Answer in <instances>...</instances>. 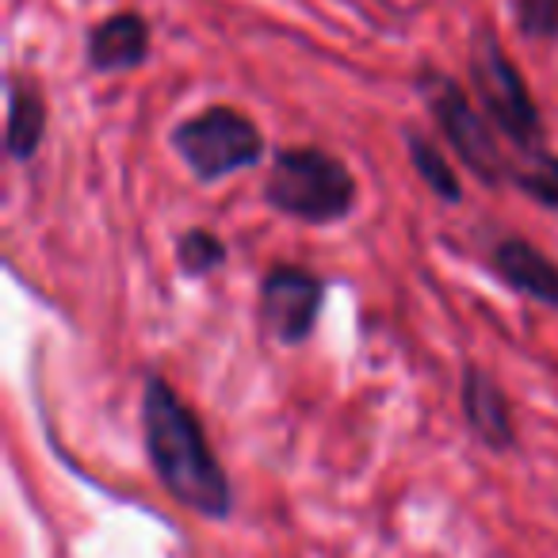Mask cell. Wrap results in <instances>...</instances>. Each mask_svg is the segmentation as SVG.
Returning <instances> with one entry per match:
<instances>
[{"mask_svg": "<svg viewBox=\"0 0 558 558\" xmlns=\"http://www.w3.org/2000/svg\"><path fill=\"white\" fill-rule=\"evenodd\" d=\"M142 436H146L149 466L172 501L187 505L207 520L230 517V478L210 451L192 405L161 375H146V387H142Z\"/></svg>", "mask_w": 558, "mask_h": 558, "instance_id": "1", "label": "cell"}, {"mask_svg": "<svg viewBox=\"0 0 558 558\" xmlns=\"http://www.w3.org/2000/svg\"><path fill=\"white\" fill-rule=\"evenodd\" d=\"M268 207L299 222H341L356 207V177L341 157L326 154L318 146L279 149L271 161V177L264 187Z\"/></svg>", "mask_w": 558, "mask_h": 558, "instance_id": "2", "label": "cell"}, {"mask_svg": "<svg viewBox=\"0 0 558 558\" xmlns=\"http://www.w3.org/2000/svg\"><path fill=\"white\" fill-rule=\"evenodd\" d=\"M471 81H474V93H478L482 108H486L489 123H494L520 154L543 149V116L532 100V88L520 77L512 58L505 54L494 27H478L471 39Z\"/></svg>", "mask_w": 558, "mask_h": 558, "instance_id": "3", "label": "cell"}, {"mask_svg": "<svg viewBox=\"0 0 558 558\" xmlns=\"http://www.w3.org/2000/svg\"><path fill=\"white\" fill-rule=\"evenodd\" d=\"M417 88L425 108L433 111L436 126L444 131L448 146L459 154V161L482 180V184H501L509 180L512 157L501 154V142H497V126H489V119H482V111L471 104V96L456 85V77L440 73L436 65H425L417 73Z\"/></svg>", "mask_w": 558, "mask_h": 558, "instance_id": "4", "label": "cell"}, {"mask_svg": "<svg viewBox=\"0 0 558 558\" xmlns=\"http://www.w3.org/2000/svg\"><path fill=\"white\" fill-rule=\"evenodd\" d=\"M172 149L192 169L195 180L215 184V180H226L238 169H253L260 161L264 134L245 111L215 104L172 131Z\"/></svg>", "mask_w": 558, "mask_h": 558, "instance_id": "5", "label": "cell"}, {"mask_svg": "<svg viewBox=\"0 0 558 558\" xmlns=\"http://www.w3.org/2000/svg\"><path fill=\"white\" fill-rule=\"evenodd\" d=\"M326 283L303 264H276L260 283V311L279 344H303L318 326Z\"/></svg>", "mask_w": 558, "mask_h": 558, "instance_id": "6", "label": "cell"}, {"mask_svg": "<svg viewBox=\"0 0 558 558\" xmlns=\"http://www.w3.org/2000/svg\"><path fill=\"white\" fill-rule=\"evenodd\" d=\"M489 268L520 291L524 299L543 306H558V264L543 256L532 241L524 238H501L489 248Z\"/></svg>", "mask_w": 558, "mask_h": 558, "instance_id": "7", "label": "cell"}, {"mask_svg": "<svg viewBox=\"0 0 558 558\" xmlns=\"http://www.w3.org/2000/svg\"><path fill=\"white\" fill-rule=\"evenodd\" d=\"M149 58V24L138 12H116L88 32L85 62L96 73L134 70Z\"/></svg>", "mask_w": 558, "mask_h": 558, "instance_id": "8", "label": "cell"}, {"mask_svg": "<svg viewBox=\"0 0 558 558\" xmlns=\"http://www.w3.org/2000/svg\"><path fill=\"white\" fill-rule=\"evenodd\" d=\"M459 398H463L466 425L474 428V436H478L489 451L517 448V425H512L509 398H505V390L497 387L482 367H466L463 395Z\"/></svg>", "mask_w": 558, "mask_h": 558, "instance_id": "9", "label": "cell"}, {"mask_svg": "<svg viewBox=\"0 0 558 558\" xmlns=\"http://www.w3.org/2000/svg\"><path fill=\"white\" fill-rule=\"evenodd\" d=\"M9 131H4V149L12 161H32L47 134V100L32 77L9 73Z\"/></svg>", "mask_w": 558, "mask_h": 558, "instance_id": "10", "label": "cell"}, {"mask_svg": "<svg viewBox=\"0 0 558 558\" xmlns=\"http://www.w3.org/2000/svg\"><path fill=\"white\" fill-rule=\"evenodd\" d=\"M509 184L520 187L539 207L558 210V154H547V149L520 154V161L509 165Z\"/></svg>", "mask_w": 558, "mask_h": 558, "instance_id": "11", "label": "cell"}, {"mask_svg": "<svg viewBox=\"0 0 558 558\" xmlns=\"http://www.w3.org/2000/svg\"><path fill=\"white\" fill-rule=\"evenodd\" d=\"M405 149H410V161H413V172L425 180V187L433 195H440L444 203H459L463 199V187H459V177L456 169L448 165V157L425 138V134H405Z\"/></svg>", "mask_w": 558, "mask_h": 558, "instance_id": "12", "label": "cell"}, {"mask_svg": "<svg viewBox=\"0 0 558 558\" xmlns=\"http://www.w3.org/2000/svg\"><path fill=\"white\" fill-rule=\"evenodd\" d=\"M177 264H180V271L192 276V279L210 276V271L226 264L222 238L210 233V230H203V226H195V230H187L184 238L177 241Z\"/></svg>", "mask_w": 558, "mask_h": 558, "instance_id": "13", "label": "cell"}, {"mask_svg": "<svg viewBox=\"0 0 558 558\" xmlns=\"http://www.w3.org/2000/svg\"><path fill=\"white\" fill-rule=\"evenodd\" d=\"M517 27L527 39H555L558 0H517Z\"/></svg>", "mask_w": 558, "mask_h": 558, "instance_id": "14", "label": "cell"}]
</instances>
